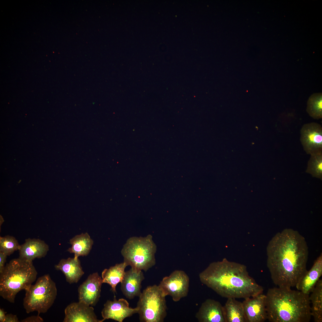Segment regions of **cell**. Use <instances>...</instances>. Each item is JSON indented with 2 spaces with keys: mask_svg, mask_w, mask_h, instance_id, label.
<instances>
[{
  "mask_svg": "<svg viewBox=\"0 0 322 322\" xmlns=\"http://www.w3.org/2000/svg\"><path fill=\"white\" fill-rule=\"evenodd\" d=\"M267 254L273 283L280 288L296 287L307 271L309 250L304 237L296 230L285 228L273 237Z\"/></svg>",
  "mask_w": 322,
  "mask_h": 322,
  "instance_id": "1",
  "label": "cell"
},
{
  "mask_svg": "<svg viewBox=\"0 0 322 322\" xmlns=\"http://www.w3.org/2000/svg\"><path fill=\"white\" fill-rule=\"evenodd\" d=\"M201 282L222 297L244 299L263 293L264 289L246 267L224 260L211 264L200 273Z\"/></svg>",
  "mask_w": 322,
  "mask_h": 322,
  "instance_id": "2",
  "label": "cell"
},
{
  "mask_svg": "<svg viewBox=\"0 0 322 322\" xmlns=\"http://www.w3.org/2000/svg\"><path fill=\"white\" fill-rule=\"evenodd\" d=\"M266 296L267 319L270 322H309L311 318L309 295L291 288L268 289Z\"/></svg>",
  "mask_w": 322,
  "mask_h": 322,
  "instance_id": "3",
  "label": "cell"
},
{
  "mask_svg": "<svg viewBox=\"0 0 322 322\" xmlns=\"http://www.w3.org/2000/svg\"><path fill=\"white\" fill-rule=\"evenodd\" d=\"M37 274L32 261L19 258L11 260L0 273V295L14 303L17 294L27 290L36 280Z\"/></svg>",
  "mask_w": 322,
  "mask_h": 322,
  "instance_id": "4",
  "label": "cell"
},
{
  "mask_svg": "<svg viewBox=\"0 0 322 322\" xmlns=\"http://www.w3.org/2000/svg\"><path fill=\"white\" fill-rule=\"evenodd\" d=\"M156 246L152 236L130 237L121 250L124 261L128 266L146 271L155 264Z\"/></svg>",
  "mask_w": 322,
  "mask_h": 322,
  "instance_id": "5",
  "label": "cell"
},
{
  "mask_svg": "<svg viewBox=\"0 0 322 322\" xmlns=\"http://www.w3.org/2000/svg\"><path fill=\"white\" fill-rule=\"evenodd\" d=\"M25 291L23 305L27 313L34 311L38 314L46 312L57 295L56 284L48 274L38 278L35 284Z\"/></svg>",
  "mask_w": 322,
  "mask_h": 322,
  "instance_id": "6",
  "label": "cell"
},
{
  "mask_svg": "<svg viewBox=\"0 0 322 322\" xmlns=\"http://www.w3.org/2000/svg\"><path fill=\"white\" fill-rule=\"evenodd\" d=\"M139 297L137 307L140 321H164L167 315L165 297L158 285L148 286Z\"/></svg>",
  "mask_w": 322,
  "mask_h": 322,
  "instance_id": "7",
  "label": "cell"
},
{
  "mask_svg": "<svg viewBox=\"0 0 322 322\" xmlns=\"http://www.w3.org/2000/svg\"><path fill=\"white\" fill-rule=\"evenodd\" d=\"M158 286L164 296L169 295L177 302L188 295L189 278L184 271L176 270L164 277Z\"/></svg>",
  "mask_w": 322,
  "mask_h": 322,
  "instance_id": "8",
  "label": "cell"
},
{
  "mask_svg": "<svg viewBox=\"0 0 322 322\" xmlns=\"http://www.w3.org/2000/svg\"><path fill=\"white\" fill-rule=\"evenodd\" d=\"M300 140L307 154L322 152L321 126L315 122L304 124L300 130Z\"/></svg>",
  "mask_w": 322,
  "mask_h": 322,
  "instance_id": "9",
  "label": "cell"
},
{
  "mask_svg": "<svg viewBox=\"0 0 322 322\" xmlns=\"http://www.w3.org/2000/svg\"><path fill=\"white\" fill-rule=\"evenodd\" d=\"M103 283L97 272L89 275L78 288L79 301L91 306L95 305L100 297Z\"/></svg>",
  "mask_w": 322,
  "mask_h": 322,
  "instance_id": "10",
  "label": "cell"
},
{
  "mask_svg": "<svg viewBox=\"0 0 322 322\" xmlns=\"http://www.w3.org/2000/svg\"><path fill=\"white\" fill-rule=\"evenodd\" d=\"M138 309L129 306L127 301L123 298L117 300L114 296L113 301L108 300L104 304L101 313L102 322L106 320L112 319L119 322H122L126 318L138 313Z\"/></svg>",
  "mask_w": 322,
  "mask_h": 322,
  "instance_id": "11",
  "label": "cell"
},
{
  "mask_svg": "<svg viewBox=\"0 0 322 322\" xmlns=\"http://www.w3.org/2000/svg\"><path fill=\"white\" fill-rule=\"evenodd\" d=\"M64 313V322H102L97 319L92 306L79 301L68 305Z\"/></svg>",
  "mask_w": 322,
  "mask_h": 322,
  "instance_id": "12",
  "label": "cell"
},
{
  "mask_svg": "<svg viewBox=\"0 0 322 322\" xmlns=\"http://www.w3.org/2000/svg\"><path fill=\"white\" fill-rule=\"evenodd\" d=\"M244 299L242 303L247 322H264L267 319L266 295L262 293Z\"/></svg>",
  "mask_w": 322,
  "mask_h": 322,
  "instance_id": "13",
  "label": "cell"
},
{
  "mask_svg": "<svg viewBox=\"0 0 322 322\" xmlns=\"http://www.w3.org/2000/svg\"><path fill=\"white\" fill-rule=\"evenodd\" d=\"M144 279L142 270L132 268L125 272L121 282V290L126 297L132 299L141 293V283Z\"/></svg>",
  "mask_w": 322,
  "mask_h": 322,
  "instance_id": "14",
  "label": "cell"
},
{
  "mask_svg": "<svg viewBox=\"0 0 322 322\" xmlns=\"http://www.w3.org/2000/svg\"><path fill=\"white\" fill-rule=\"evenodd\" d=\"M49 250V247L44 241L39 239L28 238L21 245L18 250L20 259L29 261L36 258L44 257Z\"/></svg>",
  "mask_w": 322,
  "mask_h": 322,
  "instance_id": "15",
  "label": "cell"
},
{
  "mask_svg": "<svg viewBox=\"0 0 322 322\" xmlns=\"http://www.w3.org/2000/svg\"><path fill=\"white\" fill-rule=\"evenodd\" d=\"M222 306L218 301L207 299L202 304L195 317L199 322H225Z\"/></svg>",
  "mask_w": 322,
  "mask_h": 322,
  "instance_id": "16",
  "label": "cell"
},
{
  "mask_svg": "<svg viewBox=\"0 0 322 322\" xmlns=\"http://www.w3.org/2000/svg\"><path fill=\"white\" fill-rule=\"evenodd\" d=\"M322 275V254L315 261L311 269L307 271L301 280L297 287L298 290L309 295L314 289Z\"/></svg>",
  "mask_w": 322,
  "mask_h": 322,
  "instance_id": "17",
  "label": "cell"
},
{
  "mask_svg": "<svg viewBox=\"0 0 322 322\" xmlns=\"http://www.w3.org/2000/svg\"><path fill=\"white\" fill-rule=\"evenodd\" d=\"M55 267L63 273L66 281L70 284L77 283L84 273L78 258L62 259Z\"/></svg>",
  "mask_w": 322,
  "mask_h": 322,
  "instance_id": "18",
  "label": "cell"
},
{
  "mask_svg": "<svg viewBox=\"0 0 322 322\" xmlns=\"http://www.w3.org/2000/svg\"><path fill=\"white\" fill-rule=\"evenodd\" d=\"M222 306L225 322H247L242 302L233 298H227Z\"/></svg>",
  "mask_w": 322,
  "mask_h": 322,
  "instance_id": "19",
  "label": "cell"
},
{
  "mask_svg": "<svg viewBox=\"0 0 322 322\" xmlns=\"http://www.w3.org/2000/svg\"><path fill=\"white\" fill-rule=\"evenodd\" d=\"M93 241L87 233L77 235L70 239L71 247L67 251L74 254V257L87 256L89 253L93 244Z\"/></svg>",
  "mask_w": 322,
  "mask_h": 322,
  "instance_id": "20",
  "label": "cell"
},
{
  "mask_svg": "<svg viewBox=\"0 0 322 322\" xmlns=\"http://www.w3.org/2000/svg\"><path fill=\"white\" fill-rule=\"evenodd\" d=\"M128 266L124 262L116 264L109 269H105L102 271L101 277L103 283H107L111 287V290L114 293H116V287L117 284L121 282L123 279L126 267Z\"/></svg>",
  "mask_w": 322,
  "mask_h": 322,
  "instance_id": "21",
  "label": "cell"
},
{
  "mask_svg": "<svg viewBox=\"0 0 322 322\" xmlns=\"http://www.w3.org/2000/svg\"><path fill=\"white\" fill-rule=\"evenodd\" d=\"M312 303L310 310L312 316L315 322H322V280L317 282L311 294L309 296Z\"/></svg>",
  "mask_w": 322,
  "mask_h": 322,
  "instance_id": "22",
  "label": "cell"
},
{
  "mask_svg": "<svg viewBox=\"0 0 322 322\" xmlns=\"http://www.w3.org/2000/svg\"><path fill=\"white\" fill-rule=\"evenodd\" d=\"M306 111L309 115L314 119L322 118V95L321 93H314L309 98L307 102Z\"/></svg>",
  "mask_w": 322,
  "mask_h": 322,
  "instance_id": "23",
  "label": "cell"
},
{
  "mask_svg": "<svg viewBox=\"0 0 322 322\" xmlns=\"http://www.w3.org/2000/svg\"><path fill=\"white\" fill-rule=\"evenodd\" d=\"M306 172L314 177L322 179V152L310 155Z\"/></svg>",
  "mask_w": 322,
  "mask_h": 322,
  "instance_id": "24",
  "label": "cell"
},
{
  "mask_svg": "<svg viewBox=\"0 0 322 322\" xmlns=\"http://www.w3.org/2000/svg\"><path fill=\"white\" fill-rule=\"evenodd\" d=\"M20 246L17 240L13 236L7 235L0 237V252L7 256L18 250Z\"/></svg>",
  "mask_w": 322,
  "mask_h": 322,
  "instance_id": "25",
  "label": "cell"
},
{
  "mask_svg": "<svg viewBox=\"0 0 322 322\" xmlns=\"http://www.w3.org/2000/svg\"><path fill=\"white\" fill-rule=\"evenodd\" d=\"M43 319L38 314L37 315H33L28 317L21 320L22 322H43Z\"/></svg>",
  "mask_w": 322,
  "mask_h": 322,
  "instance_id": "26",
  "label": "cell"
},
{
  "mask_svg": "<svg viewBox=\"0 0 322 322\" xmlns=\"http://www.w3.org/2000/svg\"><path fill=\"white\" fill-rule=\"evenodd\" d=\"M7 256L5 253L0 252V273L2 272L5 267Z\"/></svg>",
  "mask_w": 322,
  "mask_h": 322,
  "instance_id": "27",
  "label": "cell"
},
{
  "mask_svg": "<svg viewBox=\"0 0 322 322\" xmlns=\"http://www.w3.org/2000/svg\"><path fill=\"white\" fill-rule=\"evenodd\" d=\"M19 322L17 316L12 314H6L4 322Z\"/></svg>",
  "mask_w": 322,
  "mask_h": 322,
  "instance_id": "28",
  "label": "cell"
},
{
  "mask_svg": "<svg viewBox=\"0 0 322 322\" xmlns=\"http://www.w3.org/2000/svg\"><path fill=\"white\" fill-rule=\"evenodd\" d=\"M6 312L3 309H0V322H4L6 316Z\"/></svg>",
  "mask_w": 322,
  "mask_h": 322,
  "instance_id": "29",
  "label": "cell"
},
{
  "mask_svg": "<svg viewBox=\"0 0 322 322\" xmlns=\"http://www.w3.org/2000/svg\"><path fill=\"white\" fill-rule=\"evenodd\" d=\"M0 218H1V219H0V227H1V225H2V224L4 222V219H3L2 216L1 217V216Z\"/></svg>",
  "mask_w": 322,
  "mask_h": 322,
  "instance_id": "30",
  "label": "cell"
}]
</instances>
